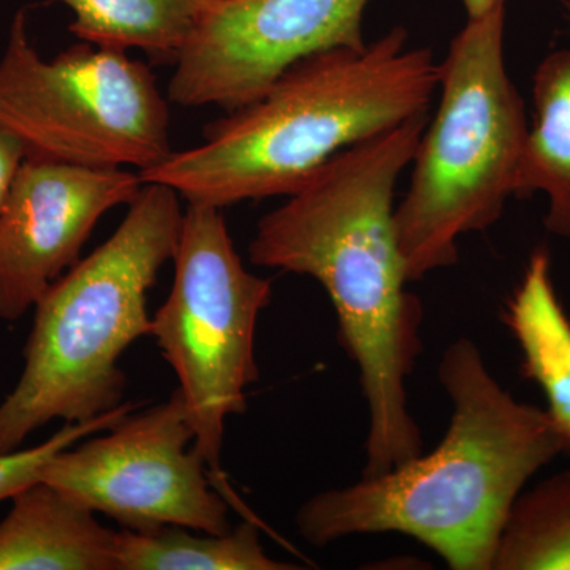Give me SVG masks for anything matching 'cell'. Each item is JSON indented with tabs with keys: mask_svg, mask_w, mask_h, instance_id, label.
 I'll return each instance as SVG.
<instances>
[{
	"mask_svg": "<svg viewBox=\"0 0 570 570\" xmlns=\"http://www.w3.org/2000/svg\"><path fill=\"white\" fill-rule=\"evenodd\" d=\"M428 118L422 112L341 153L262 217L247 249L254 265L311 276L332 299L366 400L365 478L423 449L406 390L422 354L423 309L407 287L395 190Z\"/></svg>",
	"mask_w": 570,
	"mask_h": 570,
	"instance_id": "obj_1",
	"label": "cell"
},
{
	"mask_svg": "<svg viewBox=\"0 0 570 570\" xmlns=\"http://www.w3.org/2000/svg\"><path fill=\"white\" fill-rule=\"evenodd\" d=\"M73 13L70 32L107 50H142L176 62L213 0H56Z\"/></svg>",
	"mask_w": 570,
	"mask_h": 570,
	"instance_id": "obj_14",
	"label": "cell"
},
{
	"mask_svg": "<svg viewBox=\"0 0 570 570\" xmlns=\"http://www.w3.org/2000/svg\"><path fill=\"white\" fill-rule=\"evenodd\" d=\"M174 264L170 294L154 314L149 336L178 377L194 448L214 485L232 508L249 517L228 489L220 453L227 419L245 414L246 389L261 377L255 328L272 302V281L243 264L216 206H187Z\"/></svg>",
	"mask_w": 570,
	"mask_h": 570,
	"instance_id": "obj_7",
	"label": "cell"
},
{
	"mask_svg": "<svg viewBox=\"0 0 570 570\" xmlns=\"http://www.w3.org/2000/svg\"><path fill=\"white\" fill-rule=\"evenodd\" d=\"M141 176L26 157L0 212V318L24 316L80 261L104 214L129 206Z\"/></svg>",
	"mask_w": 570,
	"mask_h": 570,
	"instance_id": "obj_10",
	"label": "cell"
},
{
	"mask_svg": "<svg viewBox=\"0 0 570 570\" xmlns=\"http://www.w3.org/2000/svg\"><path fill=\"white\" fill-rule=\"evenodd\" d=\"M504 324L519 344L521 374L542 390L562 453L570 455V317L558 298L547 249L532 253L505 306Z\"/></svg>",
	"mask_w": 570,
	"mask_h": 570,
	"instance_id": "obj_12",
	"label": "cell"
},
{
	"mask_svg": "<svg viewBox=\"0 0 570 570\" xmlns=\"http://www.w3.org/2000/svg\"><path fill=\"white\" fill-rule=\"evenodd\" d=\"M438 377L452 403L433 452L307 499L299 534L324 547L348 535L400 532L453 570H493L499 539L524 487L562 453L543 409L520 403L468 337L450 344Z\"/></svg>",
	"mask_w": 570,
	"mask_h": 570,
	"instance_id": "obj_2",
	"label": "cell"
},
{
	"mask_svg": "<svg viewBox=\"0 0 570 570\" xmlns=\"http://www.w3.org/2000/svg\"><path fill=\"white\" fill-rule=\"evenodd\" d=\"M0 124L28 157L82 167L140 174L174 153L170 111L146 63L85 41L47 61L24 10L0 56Z\"/></svg>",
	"mask_w": 570,
	"mask_h": 570,
	"instance_id": "obj_6",
	"label": "cell"
},
{
	"mask_svg": "<svg viewBox=\"0 0 570 570\" xmlns=\"http://www.w3.org/2000/svg\"><path fill=\"white\" fill-rule=\"evenodd\" d=\"M504 31L505 7L468 20L439 63L436 111L395 208L411 283L455 265L461 236L497 224L519 194L530 124L505 66Z\"/></svg>",
	"mask_w": 570,
	"mask_h": 570,
	"instance_id": "obj_5",
	"label": "cell"
},
{
	"mask_svg": "<svg viewBox=\"0 0 570 570\" xmlns=\"http://www.w3.org/2000/svg\"><path fill=\"white\" fill-rule=\"evenodd\" d=\"M102 433L52 456L41 480L122 530H232L230 502L214 485L200 453L189 448L195 434L179 389Z\"/></svg>",
	"mask_w": 570,
	"mask_h": 570,
	"instance_id": "obj_8",
	"label": "cell"
},
{
	"mask_svg": "<svg viewBox=\"0 0 570 570\" xmlns=\"http://www.w3.org/2000/svg\"><path fill=\"white\" fill-rule=\"evenodd\" d=\"M183 216L176 190L142 183L115 234L37 302L24 370L0 404V453L52 420L89 422L126 403L119 360L151 335L148 292L174 261Z\"/></svg>",
	"mask_w": 570,
	"mask_h": 570,
	"instance_id": "obj_4",
	"label": "cell"
},
{
	"mask_svg": "<svg viewBox=\"0 0 570 570\" xmlns=\"http://www.w3.org/2000/svg\"><path fill=\"white\" fill-rule=\"evenodd\" d=\"M0 521V570H116L118 531L39 480L11 498Z\"/></svg>",
	"mask_w": 570,
	"mask_h": 570,
	"instance_id": "obj_11",
	"label": "cell"
},
{
	"mask_svg": "<svg viewBox=\"0 0 570 570\" xmlns=\"http://www.w3.org/2000/svg\"><path fill=\"white\" fill-rule=\"evenodd\" d=\"M493 570H570V471L520 494L499 539Z\"/></svg>",
	"mask_w": 570,
	"mask_h": 570,
	"instance_id": "obj_16",
	"label": "cell"
},
{
	"mask_svg": "<svg viewBox=\"0 0 570 570\" xmlns=\"http://www.w3.org/2000/svg\"><path fill=\"white\" fill-rule=\"evenodd\" d=\"M258 521L245 519L225 534L187 528L121 530L116 535V570H294L298 566L276 561L261 542Z\"/></svg>",
	"mask_w": 570,
	"mask_h": 570,
	"instance_id": "obj_15",
	"label": "cell"
},
{
	"mask_svg": "<svg viewBox=\"0 0 570 570\" xmlns=\"http://www.w3.org/2000/svg\"><path fill=\"white\" fill-rule=\"evenodd\" d=\"M439 62L395 28L295 63L257 100L205 127L204 142L140 171L189 205L294 194L341 153L430 111Z\"/></svg>",
	"mask_w": 570,
	"mask_h": 570,
	"instance_id": "obj_3",
	"label": "cell"
},
{
	"mask_svg": "<svg viewBox=\"0 0 570 570\" xmlns=\"http://www.w3.org/2000/svg\"><path fill=\"white\" fill-rule=\"evenodd\" d=\"M505 2L508 0H463L468 20H474V18L483 17V14L499 9V7H505Z\"/></svg>",
	"mask_w": 570,
	"mask_h": 570,
	"instance_id": "obj_19",
	"label": "cell"
},
{
	"mask_svg": "<svg viewBox=\"0 0 570 570\" xmlns=\"http://www.w3.org/2000/svg\"><path fill=\"white\" fill-rule=\"evenodd\" d=\"M134 403H124L122 406L108 412L102 417L82 423H63L58 433L52 434L48 441L37 448L0 453V502L13 498L18 491L39 482L43 468L52 456L77 444L81 439L115 426L134 412Z\"/></svg>",
	"mask_w": 570,
	"mask_h": 570,
	"instance_id": "obj_17",
	"label": "cell"
},
{
	"mask_svg": "<svg viewBox=\"0 0 570 570\" xmlns=\"http://www.w3.org/2000/svg\"><path fill=\"white\" fill-rule=\"evenodd\" d=\"M371 0H213L176 59L168 99L234 111L254 102L295 63L358 48Z\"/></svg>",
	"mask_w": 570,
	"mask_h": 570,
	"instance_id": "obj_9",
	"label": "cell"
},
{
	"mask_svg": "<svg viewBox=\"0 0 570 570\" xmlns=\"http://www.w3.org/2000/svg\"><path fill=\"white\" fill-rule=\"evenodd\" d=\"M26 157L28 153L22 142L0 124V212Z\"/></svg>",
	"mask_w": 570,
	"mask_h": 570,
	"instance_id": "obj_18",
	"label": "cell"
},
{
	"mask_svg": "<svg viewBox=\"0 0 570 570\" xmlns=\"http://www.w3.org/2000/svg\"><path fill=\"white\" fill-rule=\"evenodd\" d=\"M570 21V2H566ZM534 122L521 159L519 194L547 198L546 227L570 239V48L550 52L532 78Z\"/></svg>",
	"mask_w": 570,
	"mask_h": 570,
	"instance_id": "obj_13",
	"label": "cell"
}]
</instances>
